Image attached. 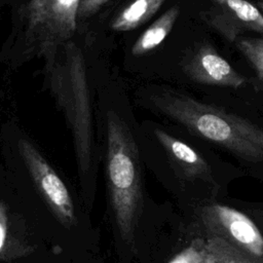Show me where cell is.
<instances>
[{
  "label": "cell",
  "instance_id": "obj_1",
  "mask_svg": "<svg viewBox=\"0 0 263 263\" xmlns=\"http://www.w3.org/2000/svg\"><path fill=\"white\" fill-rule=\"evenodd\" d=\"M151 102L196 137L246 161H263V128L247 118L172 90L154 93Z\"/></svg>",
  "mask_w": 263,
  "mask_h": 263
},
{
  "label": "cell",
  "instance_id": "obj_2",
  "mask_svg": "<svg viewBox=\"0 0 263 263\" xmlns=\"http://www.w3.org/2000/svg\"><path fill=\"white\" fill-rule=\"evenodd\" d=\"M107 181L111 208L119 233L130 247L142 202V176L137 143L126 123L107 113Z\"/></svg>",
  "mask_w": 263,
  "mask_h": 263
},
{
  "label": "cell",
  "instance_id": "obj_3",
  "mask_svg": "<svg viewBox=\"0 0 263 263\" xmlns=\"http://www.w3.org/2000/svg\"><path fill=\"white\" fill-rule=\"evenodd\" d=\"M51 89L72 134L81 174L90 167L93 126L85 61L80 47L65 43L63 55L48 68Z\"/></svg>",
  "mask_w": 263,
  "mask_h": 263
},
{
  "label": "cell",
  "instance_id": "obj_4",
  "mask_svg": "<svg viewBox=\"0 0 263 263\" xmlns=\"http://www.w3.org/2000/svg\"><path fill=\"white\" fill-rule=\"evenodd\" d=\"M80 0H27L24 8L29 34L44 47L66 43L77 28Z\"/></svg>",
  "mask_w": 263,
  "mask_h": 263
},
{
  "label": "cell",
  "instance_id": "obj_5",
  "mask_svg": "<svg viewBox=\"0 0 263 263\" xmlns=\"http://www.w3.org/2000/svg\"><path fill=\"white\" fill-rule=\"evenodd\" d=\"M201 219L214 236L263 263V235L247 215L231 206L213 203L202 208Z\"/></svg>",
  "mask_w": 263,
  "mask_h": 263
},
{
  "label": "cell",
  "instance_id": "obj_6",
  "mask_svg": "<svg viewBox=\"0 0 263 263\" xmlns=\"http://www.w3.org/2000/svg\"><path fill=\"white\" fill-rule=\"evenodd\" d=\"M17 145L36 188L48 206L62 223L67 226L74 225L76 222L74 204L63 180L30 141L21 139Z\"/></svg>",
  "mask_w": 263,
  "mask_h": 263
},
{
  "label": "cell",
  "instance_id": "obj_7",
  "mask_svg": "<svg viewBox=\"0 0 263 263\" xmlns=\"http://www.w3.org/2000/svg\"><path fill=\"white\" fill-rule=\"evenodd\" d=\"M204 22L227 41L234 42L245 32L263 35V13L248 0H209Z\"/></svg>",
  "mask_w": 263,
  "mask_h": 263
},
{
  "label": "cell",
  "instance_id": "obj_8",
  "mask_svg": "<svg viewBox=\"0 0 263 263\" xmlns=\"http://www.w3.org/2000/svg\"><path fill=\"white\" fill-rule=\"evenodd\" d=\"M182 69L189 79L203 85L237 89L247 82L246 77L209 43L195 47L184 59Z\"/></svg>",
  "mask_w": 263,
  "mask_h": 263
},
{
  "label": "cell",
  "instance_id": "obj_9",
  "mask_svg": "<svg viewBox=\"0 0 263 263\" xmlns=\"http://www.w3.org/2000/svg\"><path fill=\"white\" fill-rule=\"evenodd\" d=\"M154 135L171 160L185 176L201 179H206L211 176L209 163L191 146L160 128H156Z\"/></svg>",
  "mask_w": 263,
  "mask_h": 263
},
{
  "label": "cell",
  "instance_id": "obj_10",
  "mask_svg": "<svg viewBox=\"0 0 263 263\" xmlns=\"http://www.w3.org/2000/svg\"><path fill=\"white\" fill-rule=\"evenodd\" d=\"M179 15L180 8L178 5L164 11L139 36L132 47L133 55L141 57L158 47L172 32Z\"/></svg>",
  "mask_w": 263,
  "mask_h": 263
},
{
  "label": "cell",
  "instance_id": "obj_11",
  "mask_svg": "<svg viewBox=\"0 0 263 263\" xmlns=\"http://www.w3.org/2000/svg\"><path fill=\"white\" fill-rule=\"evenodd\" d=\"M164 1L133 0L114 16L111 29L117 32H127L140 27L158 11Z\"/></svg>",
  "mask_w": 263,
  "mask_h": 263
},
{
  "label": "cell",
  "instance_id": "obj_12",
  "mask_svg": "<svg viewBox=\"0 0 263 263\" xmlns=\"http://www.w3.org/2000/svg\"><path fill=\"white\" fill-rule=\"evenodd\" d=\"M236 46L255 70L263 87V38H240Z\"/></svg>",
  "mask_w": 263,
  "mask_h": 263
},
{
  "label": "cell",
  "instance_id": "obj_13",
  "mask_svg": "<svg viewBox=\"0 0 263 263\" xmlns=\"http://www.w3.org/2000/svg\"><path fill=\"white\" fill-rule=\"evenodd\" d=\"M214 255L209 240L197 239L176 255L168 263H213Z\"/></svg>",
  "mask_w": 263,
  "mask_h": 263
},
{
  "label": "cell",
  "instance_id": "obj_14",
  "mask_svg": "<svg viewBox=\"0 0 263 263\" xmlns=\"http://www.w3.org/2000/svg\"><path fill=\"white\" fill-rule=\"evenodd\" d=\"M209 242L214 255L213 263H260L243 255L219 237L213 236Z\"/></svg>",
  "mask_w": 263,
  "mask_h": 263
},
{
  "label": "cell",
  "instance_id": "obj_15",
  "mask_svg": "<svg viewBox=\"0 0 263 263\" xmlns=\"http://www.w3.org/2000/svg\"><path fill=\"white\" fill-rule=\"evenodd\" d=\"M110 0H80L78 7V16L86 17L95 14Z\"/></svg>",
  "mask_w": 263,
  "mask_h": 263
},
{
  "label": "cell",
  "instance_id": "obj_16",
  "mask_svg": "<svg viewBox=\"0 0 263 263\" xmlns=\"http://www.w3.org/2000/svg\"><path fill=\"white\" fill-rule=\"evenodd\" d=\"M8 237V218L3 204L0 203V258L3 257Z\"/></svg>",
  "mask_w": 263,
  "mask_h": 263
},
{
  "label": "cell",
  "instance_id": "obj_17",
  "mask_svg": "<svg viewBox=\"0 0 263 263\" xmlns=\"http://www.w3.org/2000/svg\"><path fill=\"white\" fill-rule=\"evenodd\" d=\"M258 5V7H259V9L261 10V12L263 13V0H260V1H258V3H257Z\"/></svg>",
  "mask_w": 263,
  "mask_h": 263
}]
</instances>
